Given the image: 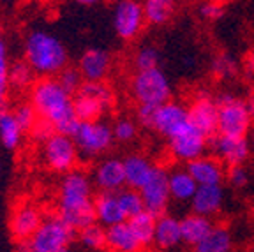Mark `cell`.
Returning a JSON list of instances; mask_svg holds the SVG:
<instances>
[{"label": "cell", "instance_id": "6da1fadb", "mask_svg": "<svg viewBox=\"0 0 254 252\" xmlns=\"http://www.w3.org/2000/svg\"><path fill=\"white\" fill-rule=\"evenodd\" d=\"M30 104L37 117L52 124L55 134L74 138L79 120L72 108V99L55 78H41L32 85Z\"/></svg>", "mask_w": 254, "mask_h": 252}, {"label": "cell", "instance_id": "7a4b0ae2", "mask_svg": "<svg viewBox=\"0 0 254 252\" xmlns=\"http://www.w3.org/2000/svg\"><path fill=\"white\" fill-rule=\"evenodd\" d=\"M59 217L74 231L95 224L92 180L83 171L74 170L64 175L59 196Z\"/></svg>", "mask_w": 254, "mask_h": 252}, {"label": "cell", "instance_id": "3957f363", "mask_svg": "<svg viewBox=\"0 0 254 252\" xmlns=\"http://www.w3.org/2000/svg\"><path fill=\"white\" fill-rule=\"evenodd\" d=\"M25 62L34 74L50 76L60 74L67 67V50L57 36L44 30L30 32L23 44Z\"/></svg>", "mask_w": 254, "mask_h": 252}, {"label": "cell", "instance_id": "277c9868", "mask_svg": "<svg viewBox=\"0 0 254 252\" xmlns=\"http://www.w3.org/2000/svg\"><path fill=\"white\" fill-rule=\"evenodd\" d=\"M113 106H115V94L104 81H83L72 99V108L79 122H97Z\"/></svg>", "mask_w": 254, "mask_h": 252}, {"label": "cell", "instance_id": "5b68a950", "mask_svg": "<svg viewBox=\"0 0 254 252\" xmlns=\"http://www.w3.org/2000/svg\"><path fill=\"white\" fill-rule=\"evenodd\" d=\"M131 92L138 106L159 108L171 101V83L159 67L136 72L131 81Z\"/></svg>", "mask_w": 254, "mask_h": 252}, {"label": "cell", "instance_id": "8992f818", "mask_svg": "<svg viewBox=\"0 0 254 252\" xmlns=\"http://www.w3.org/2000/svg\"><path fill=\"white\" fill-rule=\"evenodd\" d=\"M219 106V136H228V138H246L251 130V119L247 111L246 101L237 99L233 94H221L217 99Z\"/></svg>", "mask_w": 254, "mask_h": 252}, {"label": "cell", "instance_id": "52a82bcc", "mask_svg": "<svg viewBox=\"0 0 254 252\" xmlns=\"http://www.w3.org/2000/svg\"><path fill=\"white\" fill-rule=\"evenodd\" d=\"M74 240V229L69 228L59 215H50L43 219L39 229L34 237L27 240L32 252H59L67 249Z\"/></svg>", "mask_w": 254, "mask_h": 252}, {"label": "cell", "instance_id": "ba28073f", "mask_svg": "<svg viewBox=\"0 0 254 252\" xmlns=\"http://www.w3.org/2000/svg\"><path fill=\"white\" fill-rule=\"evenodd\" d=\"M74 143L78 148V154H83L85 157H97L104 154L113 145V129L104 120L97 122H81L74 134Z\"/></svg>", "mask_w": 254, "mask_h": 252}, {"label": "cell", "instance_id": "9c48e42d", "mask_svg": "<svg viewBox=\"0 0 254 252\" xmlns=\"http://www.w3.org/2000/svg\"><path fill=\"white\" fill-rule=\"evenodd\" d=\"M43 157L52 171L64 175L71 173L74 171V166L78 162V148H76L74 139L55 134L44 143Z\"/></svg>", "mask_w": 254, "mask_h": 252}, {"label": "cell", "instance_id": "30bf717a", "mask_svg": "<svg viewBox=\"0 0 254 252\" xmlns=\"http://www.w3.org/2000/svg\"><path fill=\"white\" fill-rule=\"evenodd\" d=\"M145 212L152 213L154 217L164 215L168 205H170V173L161 166H155L154 173L148 182L139 189Z\"/></svg>", "mask_w": 254, "mask_h": 252}, {"label": "cell", "instance_id": "8fae6325", "mask_svg": "<svg viewBox=\"0 0 254 252\" xmlns=\"http://www.w3.org/2000/svg\"><path fill=\"white\" fill-rule=\"evenodd\" d=\"M145 12H143V4L134 2V0H122L115 4L113 9V28L115 34L122 41H132L141 34L145 27Z\"/></svg>", "mask_w": 254, "mask_h": 252}, {"label": "cell", "instance_id": "7c38bea8", "mask_svg": "<svg viewBox=\"0 0 254 252\" xmlns=\"http://www.w3.org/2000/svg\"><path fill=\"white\" fill-rule=\"evenodd\" d=\"M187 119L189 124L205 138H212L217 132L219 126V106L208 95H199L187 108Z\"/></svg>", "mask_w": 254, "mask_h": 252}, {"label": "cell", "instance_id": "4fadbf2b", "mask_svg": "<svg viewBox=\"0 0 254 252\" xmlns=\"http://www.w3.org/2000/svg\"><path fill=\"white\" fill-rule=\"evenodd\" d=\"M189 119H187V108L180 103H164L163 106H159L155 111V120L152 129L157 130L159 134H163L164 138L171 139L175 136H179L182 130L189 127Z\"/></svg>", "mask_w": 254, "mask_h": 252}, {"label": "cell", "instance_id": "5bb4252c", "mask_svg": "<svg viewBox=\"0 0 254 252\" xmlns=\"http://www.w3.org/2000/svg\"><path fill=\"white\" fill-rule=\"evenodd\" d=\"M170 141V152L177 161L180 162H189L196 161L203 155V152L208 146V138H205L201 132L194 129L192 126H189L186 130L175 136V138L168 139Z\"/></svg>", "mask_w": 254, "mask_h": 252}, {"label": "cell", "instance_id": "9a60e30c", "mask_svg": "<svg viewBox=\"0 0 254 252\" xmlns=\"http://www.w3.org/2000/svg\"><path fill=\"white\" fill-rule=\"evenodd\" d=\"M43 222V213L32 203H21L11 213L9 219V231L12 238L18 242H27L34 237Z\"/></svg>", "mask_w": 254, "mask_h": 252}, {"label": "cell", "instance_id": "2e32d148", "mask_svg": "<svg viewBox=\"0 0 254 252\" xmlns=\"http://www.w3.org/2000/svg\"><path fill=\"white\" fill-rule=\"evenodd\" d=\"M214 157L219 159L222 164L237 168L244 166V162L251 155V145L247 138H228V136H217L210 139Z\"/></svg>", "mask_w": 254, "mask_h": 252}, {"label": "cell", "instance_id": "e0dca14e", "mask_svg": "<svg viewBox=\"0 0 254 252\" xmlns=\"http://www.w3.org/2000/svg\"><path fill=\"white\" fill-rule=\"evenodd\" d=\"M92 184H94L101 192H120L126 186V173H124V164L120 159H104L94 168L92 175Z\"/></svg>", "mask_w": 254, "mask_h": 252}, {"label": "cell", "instance_id": "ac0fdd59", "mask_svg": "<svg viewBox=\"0 0 254 252\" xmlns=\"http://www.w3.org/2000/svg\"><path fill=\"white\" fill-rule=\"evenodd\" d=\"M187 173L192 177V180L198 184V187L221 186L224 180V166L214 155H201L196 161L189 162L186 166Z\"/></svg>", "mask_w": 254, "mask_h": 252}, {"label": "cell", "instance_id": "d6986e66", "mask_svg": "<svg viewBox=\"0 0 254 252\" xmlns=\"http://www.w3.org/2000/svg\"><path fill=\"white\" fill-rule=\"evenodd\" d=\"M111 67V57L101 48H90L81 55L78 71L81 78L88 83H101L108 76Z\"/></svg>", "mask_w": 254, "mask_h": 252}, {"label": "cell", "instance_id": "ffe728a7", "mask_svg": "<svg viewBox=\"0 0 254 252\" xmlns=\"http://www.w3.org/2000/svg\"><path fill=\"white\" fill-rule=\"evenodd\" d=\"M94 212L95 222L103 228H111L120 222H126L122 210L119 205V197L113 192H101L94 197Z\"/></svg>", "mask_w": 254, "mask_h": 252}, {"label": "cell", "instance_id": "44dd1931", "mask_svg": "<svg viewBox=\"0 0 254 252\" xmlns=\"http://www.w3.org/2000/svg\"><path fill=\"white\" fill-rule=\"evenodd\" d=\"M122 164H124V173H126V186L134 190H139L147 184L155 168L145 155H139V154L127 155L122 161Z\"/></svg>", "mask_w": 254, "mask_h": 252}, {"label": "cell", "instance_id": "7402d4cb", "mask_svg": "<svg viewBox=\"0 0 254 252\" xmlns=\"http://www.w3.org/2000/svg\"><path fill=\"white\" fill-rule=\"evenodd\" d=\"M222 201H224V192H222L221 186L198 187L194 197L190 199L192 213L210 219L212 215H215L221 210Z\"/></svg>", "mask_w": 254, "mask_h": 252}, {"label": "cell", "instance_id": "603a6c76", "mask_svg": "<svg viewBox=\"0 0 254 252\" xmlns=\"http://www.w3.org/2000/svg\"><path fill=\"white\" fill-rule=\"evenodd\" d=\"M106 247L111 252H141L143 247L132 235L129 222H120L106 229Z\"/></svg>", "mask_w": 254, "mask_h": 252}, {"label": "cell", "instance_id": "cb8c5ba5", "mask_svg": "<svg viewBox=\"0 0 254 252\" xmlns=\"http://www.w3.org/2000/svg\"><path fill=\"white\" fill-rule=\"evenodd\" d=\"M212 229H214L212 219L196 215V213H190V215L184 217L182 221H180L182 242H186L187 245H192V247H196Z\"/></svg>", "mask_w": 254, "mask_h": 252}, {"label": "cell", "instance_id": "d4e9b609", "mask_svg": "<svg viewBox=\"0 0 254 252\" xmlns=\"http://www.w3.org/2000/svg\"><path fill=\"white\" fill-rule=\"evenodd\" d=\"M182 242V231H180V221L171 215H161L155 221V237L154 244L159 249H171Z\"/></svg>", "mask_w": 254, "mask_h": 252}, {"label": "cell", "instance_id": "484cf974", "mask_svg": "<svg viewBox=\"0 0 254 252\" xmlns=\"http://www.w3.org/2000/svg\"><path fill=\"white\" fill-rule=\"evenodd\" d=\"M198 190V184L192 180L186 168L170 171V196L177 201H190Z\"/></svg>", "mask_w": 254, "mask_h": 252}, {"label": "cell", "instance_id": "4316f807", "mask_svg": "<svg viewBox=\"0 0 254 252\" xmlns=\"http://www.w3.org/2000/svg\"><path fill=\"white\" fill-rule=\"evenodd\" d=\"M233 240L231 233L224 226H214L208 235L196 245V252H231Z\"/></svg>", "mask_w": 254, "mask_h": 252}, {"label": "cell", "instance_id": "83f0119b", "mask_svg": "<svg viewBox=\"0 0 254 252\" xmlns=\"http://www.w3.org/2000/svg\"><path fill=\"white\" fill-rule=\"evenodd\" d=\"M155 221L157 217H154L152 213L143 212L139 215L129 219V228H131L132 235L136 237V240L139 242L143 249L150 247L154 244V237H155Z\"/></svg>", "mask_w": 254, "mask_h": 252}, {"label": "cell", "instance_id": "f1b7e54d", "mask_svg": "<svg viewBox=\"0 0 254 252\" xmlns=\"http://www.w3.org/2000/svg\"><path fill=\"white\" fill-rule=\"evenodd\" d=\"M23 139V130L16 122L11 111H0V143L7 150H14L20 146Z\"/></svg>", "mask_w": 254, "mask_h": 252}, {"label": "cell", "instance_id": "f546056e", "mask_svg": "<svg viewBox=\"0 0 254 252\" xmlns=\"http://www.w3.org/2000/svg\"><path fill=\"white\" fill-rule=\"evenodd\" d=\"M145 20L150 25H164L171 20L175 12V2L171 0H147L143 4Z\"/></svg>", "mask_w": 254, "mask_h": 252}, {"label": "cell", "instance_id": "4dcf8cb0", "mask_svg": "<svg viewBox=\"0 0 254 252\" xmlns=\"http://www.w3.org/2000/svg\"><path fill=\"white\" fill-rule=\"evenodd\" d=\"M117 197H119V205H120V210H122L124 217H126V221H129L132 217L145 212V205H143L139 190L122 189L120 192H117Z\"/></svg>", "mask_w": 254, "mask_h": 252}, {"label": "cell", "instance_id": "1f68e13d", "mask_svg": "<svg viewBox=\"0 0 254 252\" xmlns=\"http://www.w3.org/2000/svg\"><path fill=\"white\" fill-rule=\"evenodd\" d=\"M79 242L92 251H103L106 247V228L99 226L97 222L79 231Z\"/></svg>", "mask_w": 254, "mask_h": 252}, {"label": "cell", "instance_id": "d6a6232c", "mask_svg": "<svg viewBox=\"0 0 254 252\" xmlns=\"http://www.w3.org/2000/svg\"><path fill=\"white\" fill-rule=\"evenodd\" d=\"M134 67L136 72L141 71H152L157 69L159 62H161V53L155 46H141L134 55Z\"/></svg>", "mask_w": 254, "mask_h": 252}, {"label": "cell", "instance_id": "836d02e7", "mask_svg": "<svg viewBox=\"0 0 254 252\" xmlns=\"http://www.w3.org/2000/svg\"><path fill=\"white\" fill-rule=\"evenodd\" d=\"M34 81V71L28 67L27 62H14L9 65V83L14 88H27Z\"/></svg>", "mask_w": 254, "mask_h": 252}, {"label": "cell", "instance_id": "e575fe53", "mask_svg": "<svg viewBox=\"0 0 254 252\" xmlns=\"http://www.w3.org/2000/svg\"><path fill=\"white\" fill-rule=\"evenodd\" d=\"M57 81L60 83V87L67 92L69 95H76V92L79 90V87L83 85V78H81L79 71L74 69V67H65V69L59 74Z\"/></svg>", "mask_w": 254, "mask_h": 252}, {"label": "cell", "instance_id": "d590c367", "mask_svg": "<svg viewBox=\"0 0 254 252\" xmlns=\"http://www.w3.org/2000/svg\"><path fill=\"white\" fill-rule=\"evenodd\" d=\"M212 71H214V74L219 76V78H231V76L237 74L238 63L231 55L222 53V55H217L214 59V62H212Z\"/></svg>", "mask_w": 254, "mask_h": 252}, {"label": "cell", "instance_id": "8d00e7d4", "mask_svg": "<svg viewBox=\"0 0 254 252\" xmlns=\"http://www.w3.org/2000/svg\"><path fill=\"white\" fill-rule=\"evenodd\" d=\"M14 119L16 122H18V126L21 127V130H32V127L36 126V122L39 120V117H37L36 110L32 108V104H20V106L14 110Z\"/></svg>", "mask_w": 254, "mask_h": 252}, {"label": "cell", "instance_id": "74e56055", "mask_svg": "<svg viewBox=\"0 0 254 252\" xmlns=\"http://www.w3.org/2000/svg\"><path fill=\"white\" fill-rule=\"evenodd\" d=\"M113 136L122 143L131 141V139L136 138V124L129 119L117 120V124L113 126Z\"/></svg>", "mask_w": 254, "mask_h": 252}, {"label": "cell", "instance_id": "f35d334b", "mask_svg": "<svg viewBox=\"0 0 254 252\" xmlns=\"http://www.w3.org/2000/svg\"><path fill=\"white\" fill-rule=\"evenodd\" d=\"M11 83H9V63L7 60H0V111L7 110V95Z\"/></svg>", "mask_w": 254, "mask_h": 252}, {"label": "cell", "instance_id": "ab89813d", "mask_svg": "<svg viewBox=\"0 0 254 252\" xmlns=\"http://www.w3.org/2000/svg\"><path fill=\"white\" fill-rule=\"evenodd\" d=\"M198 12L201 18H205V20L214 21V20H219V18L224 16L226 7H224V4H221V2H203V4L198 7Z\"/></svg>", "mask_w": 254, "mask_h": 252}, {"label": "cell", "instance_id": "60d3db41", "mask_svg": "<svg viewBox=\"0 0 254 252\" xmlns=\"http://www.w3.org/2000/svg\"><path fill=\"white\" fill-rule=\"evenodd\" d=\"M30 134H32V138L36 139L37 143H43L44 145V143L52 138V136H55V129H53V126L48 122V120L39 119L36 122V126L32 127Z\"/></svg>", "mask_w": 254, "mask_h": 252}, {"label": "cell", "instance_id": "b9f144b4", "mask_svg": "<svg viewBox=\"0 0 254 252\" xmlns=\"http://www.w3.org/2000/svg\"><path fill=\"white\" fill-rule=\"evenodd\" d=\"M228 180L233 187L240 189V187L247 186V182H249V173L244 166H237V168H230L228 171Z\"/></svg>", "mask_w": 254, "mask_h": 252}, {"label": "cell", "instance_id": "7bdbcfd3", "mask_svg": "<svg viewBox=\"0 0 254 252\" xmlns=\"http://www.w3.org/2000/svg\"><path fill=\"white\" fill-rule=\"evenodd\" d=\"M155 111H157L155 106H138V110H136L138 124H141V126L147 127V129H152V127H154V120H155Z\"/></svg>", "mask_w": 254, "mask_h": 252}, {"label": "cell", "instance_id": "ee69618b", "mask_svg": "<svg viewBox=\"0 0 254 252\" xmlns=\"http://www.w3.org/2000/svg\"><path fill=\"white\" fill-rule=\"evenodd\" d=\"M0 60H7V48L2 39V28H0Z\"/></svg>", "mask_w": 254, "mask_h": 252}, {"label": "cell", "instance_id": "f6af8a7d", "mask_svg": "<svg viewBox=\"0 0 254 252\" xmlns=\"http://www.w3.org/2000/svg\"><path fill=\"white\" fill-rule=\"evenodd\" d=\"M246 106H247V111H249V115H251V119H254V97L247 99Z\"/></svg>", "mask_w": 254, "mask_h": 252}, {"label": "cell", "instance_id": "bcb514c9", "mask_svg": "<svg viewBox=\"0 0 254 252\" xmlns=\"http://www.w3.org/2000/svg\"><path fill=\"white\" fill-rule=\"evenodd\" d=\"M246 65H247V69H249V71H254V52H251V55L247 57Z\"/></svg>", "mask_w": 254, "mask_h": 252}, {"label": "cell", "instance_id": "7dc6e473", "mask_svg": "<svg viewBox=\"0 0 254 252\" xmlns=\"http://www.w3.org/2000/svg\"><path fill=\"white\" fill-rule=\"evenodd\" d=\"M249 145L254 146V129L251 130V138H249Z\"/></svg>", "mask_w": 254, "mask_h": 252}, {"label": "cell", "instance_id": "c3c4849f", "mask_svg": "<svg viewBox=\"0 0 254 252\" xmlns=\"http://www.w3.org/2000/svg\"><path fill=\"white\" fill-rule=\"evenodd\" d=\"M81 5H92V4H95V2H92V0H85V2H79Z\"/></svg>", "mask_w": 254, "mask_h": 252}, {"label": "cell", "instance_id": "681fc988", "mask_svg": "<svg viewBox=\"0 0 254 252\" xmlns=\"http://www.w3.org/2000/svg\"><path fill=\"white\" fill-rule=\"evenodd\" d=\"M59 252H71L69 249H64V251H59Z\"/></svg>", "mask_w": 254, "mask_h": 252}, {"label": "cell", "instance_id": "f907efd6", "mask_svg": "<svg viewBox=\"0 0 254 252\" xmlns=\"http://www.w3.org/2000/svg\"><path fill=\"white\" fill-rule=\"evenodd\" d=\"M0 171H2V164H0Z\"/></svg>", "mask_w": 254, "mask_h": 252}, {"label": "cell", "instance_id": "816d5d0a", "mask_svg": "<svg viewBox=\"0 0 254 252\" xmlns=\"http://www.w3.org/2000/svg\"><path fill=\"white\" fill-rule=\"evenodd\" d=\"M103 252H111V251H103Z\"/></svg>", "mask_w": 254, "mask_h": 252}]
</instances>
